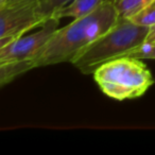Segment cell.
Instances as JSON below:
<instances>
[{"label":"cell","instance_id":"cell-12","mask_svg":"<svg viewBox=\"0 0 155 155\" xmlns=\"http://www.w3.org/2000/svg\"><path fill=\"white\" fill-rule=\"evenodd\" d=\"M15 1H18V0H7L5 2L1 3V5H5V3H8V2H15Z\"/></svg>","mask_w":155,"mask_h":155},{"label":"cell","instance_id":"cell-2","mask_svg":"<svg viewBox=\"0 0 155 155\" xmlns=\"http://www.w3.org/2000/svg\"><path fill=\"white\" fill-rule=\"evenodd\" d=\"M148 27L139 26L129 18L120 17L110 30L83 49L71 64L83 74H93L98 67L114 58L124 56L146 41Z\"/></svg>","mask_w":155,"mask_h":155},{"label":"cell","instance_id":"cell-9","mask_svg":"<svg viewBox=\"0 0 155 155\" xmlns=\"http://www.w3.org/2000/svg\"><path fill=\"white\" fill-rule=\"evenodd\" d=\"M131 20L139 26L150 27L155 25V0L150 2L146 8L141 10L139 13L131 18Z\"/></svg>","mask_w":155,"mask_h":155},{"label":"cell","instance_id":"cell-7","mask_svg":"<svg viewBox=\"0 0 155 155\" xmlns=\"http://www.w3.org/2000/svg\"><path fill=\"white\" fill-rule=\"evenodd\" d=\"M120 17L131 19L153 0H112Z\"/></svg>","mask_w":155,"mask_h":155},{"label":"cell","instance_id":"cell-1","mask_svg":"<svg viewBox=\"0 0 155 155\" xmlns=\"http://www.w3.org/2000/svg\"><path fill=\"white\" fill-rule=\"evenodd\" d=\"M119 19L112 0H104L94 12L58 28L38 55L31 63V69L71 61L83 49L110 30Z\"/></svg>","mask_w":155,"mask_h":155},{"label":"cell","instance_id":"cell-13","mask_svg":"<svg viewBox=\"0 0 155 155\" xmlns=\"http://www.w3.org/2000/svg\"><path fill=\"white\" fill-rule=\"evenodd\" d=\"M5 1H7V0H0V5H1V3H3V2H5Z\"/></svg>","mask_w":155,"mask_h":155},{"label":"cell","instance_id":"cell-3","mask_svg":"<svg viewBox=\"0 0 155 155\" xmlns=\"http://www.w3.org/2000/svg\"><path fill=\"white\" fill-rule=\"evenodd\" d=\"M100 91L112 99H136L154 84L152 73L141 58L120 56L102 64L93 73Z\"/></svg>","mask_w":155,"mask_h":155},{"label":"cell","instance_id":"cell-5","mask_svg":"<svg viewBox=\"0 0 155 155\" xmlns=\"http://www.w3.org/2000/svg\"><path fill=\"white\" fill-rule=\"evenodd\" d=\"M38 3L39 0H18L0 5V47L45 24L38 12Z\"/></svg>","mask_w":155,"mask_h":155},{"label":"cell","instance_id":"cell-10","mask_svg":"<svg viewBox=\"0 0 155 155\" xmlns=\"http://www.w3.org/2000/svg\"><path fill=\"white\" fill-rule=\"evenodd\" d=\"M124 56H133L141 60H155V43L144 41L140 46L131 50Z\"/></svg>","mask_w":155,"mask_h":155},{"label":"cell","instance_id":"cell-11","mask_svg":"<svg viewBox=\"0 0 155 155\" xmlns=\"http://www.w3.org/2000/svg\"><path fill=\"white\" fill-rule=\"evenodd\" d=\"M146 41L148 43H155V25L149 28V32L147 35Z\"/></svg>","mask_w":155,"mask_h":155},{"label":"cell","instance_id":"cell-4","mask_svg":"<svg viewBox=\"0 0 155 155\" xmlns=\"http://www.w3.org/2000/svg\"><path fill=\"white\" fill-rule=\"evenodd\" d=\"M60 19L51 18L37 32L0 47V86L31 70V63L58 29Z\"/></svg>","mask_w":155,"mask_h":155},{"label":"cell","instance_id":"cell-8","mask_svg":"<svg viewBox=\"0 0 155 155\" xmlns=\"http://www.w3.org/2000/svg\"><path fill=\"white\" fill-rule=\"evenodd\" d=\"M73 0H39L38 12L45 21L51 19L61 9L66 7Z\"/></svg>","mask_w":155,"mask_h":155},{"label":"cell","instance_id":"cell-6","mask_svg":"<svg viewBox=\"0 0 155 155\" xmlns=\"http://www.w3.org/2000/svg\"><path fill=\"white\" fill-rule=\"evenodd\" d=\"M104 0H73L69 5L61 9L52 18L62 19L65 17L80 18L94 12Z\"/></svg>","mask_w":155,"mask_h":155}]
</instances>
